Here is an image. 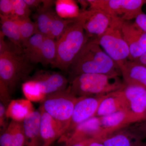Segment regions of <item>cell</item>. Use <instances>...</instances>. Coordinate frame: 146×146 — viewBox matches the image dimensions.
Segmentation results:
<instances>
[{
	"instance_id": "obj_1",
	"label": "cell",
	"mask_w": 146,
	"mask_h": 146,
	"mask_svg": "<svg viewBox=\"0 0 146 146\" xmlns=\"http://www.w3.org/2000/svg\"><path fill=\"white\" fill-rule=\"evenodd\" d=\"M5 35L0 33V86L14 91L17 85L28 78L32 70L31 63L23 49L5 41Z\"/></svg>"
},
{
	"instance_id": "obj_2",
	"label": "cell",
	"mask_w": 146,
	"mask_h": 146,
	"mask_svg": "<svg viewBox=\"0 0 146 146\" xmlns=\"http://www.w3.org/2000/svg\"><path fill=\"white\" fill-rule=\"evenodd\" d=\"M71 80L80 75L102 74L120 76L121 70L100 46L89 39L68 70Z\"/></svg>"
},
{
	"instance_id": "obj_3",
	"label": "cell",
	"mask_w": 146,
	"mask_h": 146,
	"mask_svg": "<svg viewBox=\"0 0 146 146\" xmlns=\"http://www.w3.org/2000/svg\"><path fill=\"white\" fill-rule=\"evenodd\" d=\"M81 21L76 17L56 41L57 53L53 68L68 71L77 56L88 42Z\"/></svg>"
},
{
	"instance_id": "obj_4",
	"label": "cell",
	"mask_w": 146,
	"mask_h": 146,
	"mask_svg": "<svg viewBox=\"0 0 146 146\" xmlns=\"http://www.w3.org/2000/svg\"><path fill=\"white\" fill-rule=\"evenodd\" d=\"M119 76L102 74H83L71 80L68 88L76 98L105 96L123 88Z\"/></svg>"
},
{
	"instance_id": "obj_5",
	"label": "cell",
	"mask_w": 146,
	"mask_h": 146,
	"mask_svg": "<svg viewBox=\"0 0 146 146\" xmlns=\"http://www.w3.org/2000/svg\"><path fill=\"white\" fill-rule=\"evenodd\" d=\"M69 81L57 72L39 73L24 83L23 89L27 99L30 101H42L50 94L68 88Z\"/></svg>"
},
{
	"instance_id": "obj_6",
	"label": "cell",
	"mask_w": 146,
	"mask_h": 146,
	"mask_svg": "<svg viewBox=\"0 0 146 146\" xmlns=\"http://www.w3.org/2000/svg\"><path fill=\"white\" fill-rule=\"evenodd\" d=\"M77 99L68 88L48 95L41 102L40 108L58 124L62 131V135L70 124Z\"/></svg>"
},
{
	"instance_id": "obj_7",
	"label": "cell",
	"mask_w": 146,
	"mask_h": 146,
	"mask_svg": "<svg viewBox=\"0 0 146 146\" xmlns=\"http://www.w3.org/2000/svg\"><path fill=\"white\" fill-rule=\"evenodd\" d=\"M124 21L114 17L110 26L104 34L94 40L111 58L119 68L129 59V50L123 37L122 25Z\"/></svg>"
},
{
	"instance_id": "obj_8",
	"label": "cell",
	"mask_w": 146,
	"mask_h": 146,
	"mask_svg": "<svg viewBox=\"0 0 146 146\" xmlns=\"http://www.w3.org/2000/svg\"><path fill=\"white\" fill-rule=\"evenodd\" d=\"M90 8L103 11L124 21L135 19L143 13L145 0H89L86 1Z\"/></svg>"
},
{
	"instance_id": "obj_9",
	"label": "cell",
	"mask_w": 146,
	"mask_h": 146,
	"mask_svg": "<svg viewBox=\"0 0 146 146\" xmlns=\"http://www.w3.org/2000/svg\"><path fill=\"white\" fill-rule=\"evenodd\" d=\"M105 96L78 98L70 124L59 139V143H64L82 123L95 117L101 102Z\"/></svg>"
},
{
	"instance_id": "obj_10",
	"label": "cell",
	"mask_w": 146,
	"mask_h": 146,
	"mask_svg": "<svg viewBox=\"0 0 146 146\" xmlns=\"http://www.w3.org/2000/svg\"><path fill=\"white\" fill-rule=\"evenodd\" d=\"M83 25L84 29L89 39H96L104 34L112 23L114 17L104 11L90 8L77 16Z\"/></svg>"
},
{
	"instance_id": "obj_11",
	"label": "cell",
	"mask_w": 146,
	"mask_h": 146,
	"mask_svg": "<svg viewBox=\"0 0 146 146\" xmlns=\"http://www.w3.org/2000/svg\"><path fill=\"white\" fill-rule=\"evenodd\" d=\"M121 31L129 48V60L134 61L146 52V33L130 21L123 22Z\"/></svg>"
},
{
	"instance_id": "obj_12",
	"label": "cell",
	"mask_w": 146,
	"mask_h": 146,
	"mask_svg": "<svg viewBox=\"0 0 146 146\" xmlns=\"http://www.w3.org/2000/svg\"><path fill=\"white\" fill-rule=\"evenodd\" d=\"M103 136L99 117H95L82 123L64 143L67 146L89 140L99 141Z\"/></svg>"
},
{
	"instance_id": "obj_13",
	"label": "cell",
	"mask_w": 146,
	"mask_h": 146,
	"mask_svg": "<svg viewBox=\"0 0 146 146\" xmlns=\"http://www.w3.org/2000/svg\"><path fill=\"white\" fill-rule=\"evenodd\" d=\"M100 119L103 133V137L110 133L142 121L141 118L129 110L119 111L101 117Z\"/></svg>"
},
{
	"instance_id": "obj_14",
	"label": "cell",
	"mask_w": 146,
	"mask_h": 146,
	"mask_svg": "<svg viewBox=\"0 0 146 146\" xmlns=\"http://www.w3.org/2000/svg\"><path fill=\"white\" fill-rule=\"evenodd\" d=\"M124 84L122 90L127 100L129 110L143 121L146 112V88L136 84Z\"/></svg>"
},
{
	"instance_id": "obj_15",
	"label": "cell",
	"mask_w": 146,
	"mask_h": 146,
	"mask_svg": "<svg viewBox=\"0 0 146 146\" xmlns=\"http://www.w3.org/2000/svg\"><path fill=\"white\" fill-rule=\"evenodd\" d=\"M122 89L104 96L96 116L101 117L119 111L129 110L127 100Z\"/></svg>"
},
{
	"instance_id": "obj_16",
	"label": "cell",
	"mask_w": 146,
	"mask_h": 146,
	"mask_svg": "<svg viewBox=\"0 0 146 146\" xmlns=\"http://www.w3.org/2000/svg\"><path fill=\"white\" fill-rule=\"evenodd\" d=\"M99 141L104 146H134L143 141L131 125L105 135Z\"/></svg>"
},
{
	"instance_id": "obj_17",
	"label": "cell",
	"mask_w": 146,
	"mask_h": 146,
	"mask_svg": "<svg viewBox=\"0 0 146 146\" xmlns=\"http://www.w3.org/2000/svg\"><path fill=\"white\" fill-rule=\"evenodd\" d=\"M40 110L31 112L23 121L25 142L24 146H42L40 132Z\"/></svg>"
},
{
	"instance_id": "obj_18",
	"label": "cell",
	"mask_w": 146,
	"mask_h": 146,
	"mask_svg": "<svg viewBox=\"0 0 146 146\" xmlns=\"http://www.w3.org/2000/svg\"><path fill=\"white\" fill-rule=\"evenodd\" d=\"M41 113L40 132L42 146H50L55 141L59 139L62 131L57 122L49 114L40 108Z\"/></svg>"
},
{
	"instance_id": "obj_19",
	"label": "cell",
	"mask_w": 146,
	"mask_h": 146,
	"mask_svg": "<svg viewBox=\"0 0 146 146\" xmlns=\"http://www.w3.org/2000/svg\"><path fill=\"white\" fill-rule=\"evenodd\" d=\"M125 84H136L146 89V67L135 61L128 60L120 68Z\"/></svg>"
},
{
	"instance_id": "obj_20",
	"label": "cell",
	"mask_w": 146,
	"mask_h": 146,
	"mask_svg": "<svg viewBox=\"0 0 146 146\" xmlns=\"http://www.w3.org/2000/svg\"><path fill=\"white\" fill-rule=\"evenodd\" d=\"M25 142L23 121L11 120L0 136L1 146H24Z\"/></svg>"
},
{
	"instance_id": "obj_21",
	"label": "cell",
	"mask_w": 146,
	"mask_h": 146,
	"mask_svg": "<svg viewBox=\"0 0 146 146\" xmlns=\"http://www.w3.org/2000/svg\"><path fill=\"white\" fill-rule=\"evenodd\" d=\"M56 41L46 37L36 54L30 60L32 63H40L44 65L52 66L56 57Z\"/></svg>"
},
{
	"instance_id": "obj_22",
	"label": "cell",
	"mask_w": 146,
	"mask_h": 146,
	"mask_svg": "<svg viewBox=\"0 0 146 146\" xmlns=\"http://www.w3.org/2000/svg\"><path fill=\"white\" fill-rule=\"evenodd\" d=\"M35 110L29 100L21 99L11 101L7 107L6 116L12 120L23 122Z\"/></svg>"
},
{
	"instance_id": "obj_23",
	"label": "cell",
	"mask_w": 146,
	"mask_h": 146,
	"mask_svg": "<svg viewBox=\"0 0 146 146\" xmlns=\"http://www.w3.org/2000/svg\"><path fill=\"white\" fill-rule=\"evenodd\" d=\"M1 31L5 36L8 37L11 43L16 46L23 49V42L20 29L12 16H4L1 14Z\"/></svg>"
},
{
	"instance_id": "obj_24",
	"label": "cell",
	"mask_w": 146,
	"mask_h": 146,
	"mask_svg": "<svg viewBox=\"0 0 146 146\" xmlns=\"http://www.w3.org/2000/svg\"><path fill=\"white\" fill-rule=\"evenodd\" d=\"M38 8L35 23L37 32L48 37L53 19L56 13L51 7L44 5Z\"/></svg>"
},
{
	"instance_id": "obj_25",
	"label": "cell",
	"mask_w": 146,
	"mask_h": 146,
	"mask_svg": "<svg viewBox=\"0 0 146 146\" xmlns=\"http://www.w3.org/2000/svg\"><path fill=\"white\" fill-rule=\"evenodd\" d=\"M12 16L19 25L24 48L32 36L38 33L36 25L29 18H21Z\"/></svg>"
},
{
	"instance_id": "obj_26",
	"label": "cell",
	"mask_w": 146,
	"mask_h": 146,
	"mask_svg": "<svg viewBox=\"0 0 146 146\" xmlns=\"http://www.w3.org/2000/svg\"><path fill=\"white\" fill-rule=\"evenodd\" d=\"M74 21L75 18L65 20L56 13L52 23L48 37L57 40L63 34L68 26Z\"/></svg>"
},
{
	"instance_id": "obj_27",
	"label": "cell",
	"mask_w": 146,
	"mask_h": 146,
	"mask_svg": "<svg viewBox=\"0 0 146 146\" xmlns=\"http://www.w3.org/2000/svg\"><path fill=\"white\" fill-rule=\"evenodd\" d=\"M46 37L43 35L37 33L29 39L24 48L23 52L30 61L39 50Z\"/></svg>"
},
{
	"instance_id": "obj_28",
	"label": "cell",
	"mask_w": 146,
	"mask_h": 146,
	"mask_svg": "<svg viewBox=\"0 0 146 146\" xmlns=\"http://www.w3.org/2000/svg\"><path fill=\"white\" fill-rule=\"evenodd\" d=\"M31 11L30 7L24 0H14V10L12 16L19 18H28Z\"/></svg>"
},
{
	"instance_id": "obj_29",
	"label": "cell",
	"mask_w": 146,
	"mask_h": 146,
	"mask_svg": "<svg viewBox=\"0 0 146 146\" xmlns=\"http://www.w3.org/2000/svg\"><path fill=\"white\" fill-rule=\"evenodd\" d=\"M14 7V0H1V14L4 16H11L13 14Z\"/></svg>"
},
{
	"instance_id": "obj_30",
	"label": "cell",
	"mask_w": 146,
	"mask_h": 146,
	"mask_svg": "<svg viewBox=\"0 0 146 146\" xmlns=\"http://www.w3.org/2000/svg\"><path fill=\"white\" fill-rule=\"evenodd\" d=\"M133 129L143 141H146V120L131 125Z\"/></svg>"
},
{
	"instance_id": "obj_31",
	"label": "cell",
	"mask_w": 146,
	"mask_h": 146,
	"mask_svg": "<svg viewBox=\"0 0 146 146\" xmlns=\"http://www.w3.org/2000/svg\"><path fill=\"white\" fill-rule=\"evenodd\" d=\"M7 108L2 103H0V127L1 131L3 132L7 127L6 119L7 118L6 116Z\"/></svg>"
},
{
	"instance_id": "obj_32",
	"label": "cell",
	"mask_w": 146,
	"mask_h": 146,
	"mask_svg": "<svg viewBox=\"0 0 146 146\" xmlns=\"http://www.w3.org/2000/svg\"><path fill=\"white\" fill-rule=\"evenodd\" d=\"M135 19L134 23L136 25L146 33V14L143 13H141Z\"/></svg>"
},
{
	"instance_id": "obj_33",
	"label": "cell",
	"mask_w": 146,
	"mask_h": 146,
	"mask_svg": "<svg viewBox=\"0 0 146 146\" xmlns=\"http://www.w3.org/2000/svg\"><path fill=\"white\" fill-rule=\"evenodd\" d=\"M24 1L30 8L31 7H40V4L44 1L39 0H24Z\"/></svg>"
},
{
	"instance_id": "obj_34",
	"label": "cell",
	"mask_w": 146,
	"mask_h": 146,
	"mask_svg": "<svg viewBox=\"0 0 146 146\" xmlns=\"http://www.w3.org/2000/svg\"><path fill=\"white\" fill-rule=\"evenodd\" d=\"M88 146H104L101 142L98 140H93L89 144Z\"/></svg>"
},
{
	"instance_id": "obj_35",
	"label": "cell",
	"mask_w": 146,
	"mask_h": 146,
	"mask_svg": "<svg viewBox=\"0 0 146 146\" xmlns=\"http://www.w3.org/2000/svg\"><path fill=\"white\" fill-rule=\"evenodd\" d=\"M94 140H89L87 141H83L81 143H78L72 146H88L90 143Z\"/></svg>"
},
{
	"instance_id": "obj_36",
	"label": "cell",
	"mask_w": 146,
	"mask_h": 146,
	"mask_svg": "<svg viewBox=\"0 0 146 146\" xmlns=\"http://www.w3.org/2000/svg\"><path fill=\"white\" fill-rule=\"evenodd\" d=\"M134 146H146V141H141Z\"/></svg>"
},
{
	"instance_id": "obj_37",
	"label": "cell",
	"mask_w": 146,
	"mask_h": 146,
	"mask_svg": "<svg viewBox=\"0 0 146 146\" xmlns=\"http://www.w3.org/2000/svg\"><path fill=\"white\" fill-rule=\"evenodd\" d=\"M57 146H67L66 145H65V143H60V145H59Z\"/></svg>"
},
{
	"instance_id": "obj_38",
	"label": "cell",
	"mask_w": 146,
	"mask_h": 146,
	"mask_svg": "<svg viewBox=\"0 0 146 146\" xmlns=\"http://www.w3.org/2000/svg\"><path fill=\"white\" fill-rule=\"evenodd\" d=\"M144 120H146V112L145 114V117H144V120L143 121H144Z\"/></svg>"
},
{
	"instance_id": "obj_39",
	"label": "cell",
	"mask_w": 146,
	"mask_h": 146,
	"mask_svg": "<svg viewBox=\"0 0 146 146\" xmlns=\"http://www.w3.org/2000/svg\"><path fill=\"white\" fill-rule=\"evenodd\" d=\"M145 4H146V0H145Z\"/></svg>"
}]
</instances>
